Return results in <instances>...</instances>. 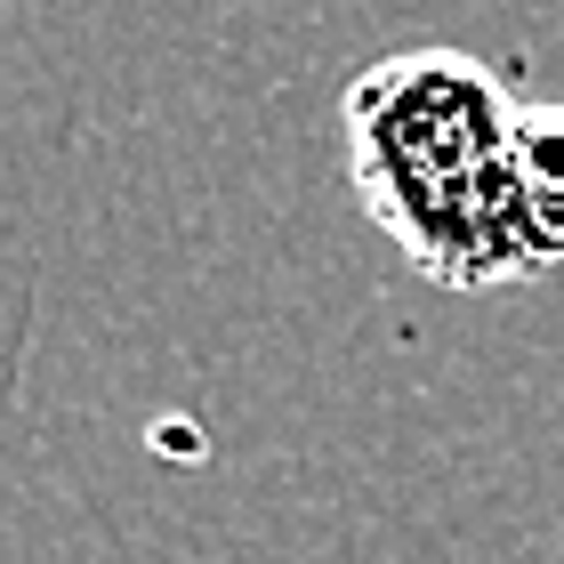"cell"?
Instances as JSON below:
<instances>
[{
  "mask_svg": "<svg viewBox=\"0 0 564 564\" xmlns=\"http://www.w3.org/2000/svg\"><path fill=\"white\" fill-rule=\"evenodd\" d=\"M347 177L403 267L444 291H508L564 267L524 194V97L468 48L371 57L339 97Z\"/></svg>",
  "mask_w": 564,
  "mask_h": 564,
  "instance_id": "1",
  "label": "cell"
},
{
  "mask_svg": "<svg viewBox=\"0 0 564 564\" xmlns=\"http://www.w3.org/2000/svg\"><path fill=\"white\" fill-rule=\"evenodd\" d=\"M524 194H532V218H541L549 250L564 259V97L524 106Z\"/></svg>",
  "mask_w": 564,
  "mask_h": 564,
  "instance_id": "2",
  "label": "cell"
}]
</instances>
